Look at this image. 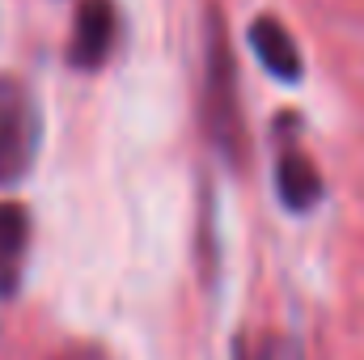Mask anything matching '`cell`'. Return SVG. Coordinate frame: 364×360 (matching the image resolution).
Wrapping results in <instances>:
<instances>
[{
	"mask_svg": "<svg viewBox=\"0 0 364 360\" xmlns=\"http://www.w3.org/2000/svg\"><path fill=\"white\" fill-rule=\"evenodd\" d=\"M203 123L220 157L237 166L246 157V123H242L237 68H233V51H229L220 13H208V30H203Z\"/></svg>",
	"mask_w": 364,
	"mask_h": 360,
	"instance_id": "cell-1",
	"label": "cell"
},
{
	"mask_svg": "<svg viewBox=\"0 0 364 360\" xmlns=\"http://www.w3.org/2000/svg\"><path fill=\"white\" fill-rule=\"evenodd\" d=\"M38 106L21 81L0 77V186L17 182L38 153Z\"/></svg>",
	"mask_w": 364,
	"mask_h": 360,
	"instance_id": "cell-2",
	"label": "cell"
},
{
	"mask_svg": "<svg viewBox=\"0 0 364 360\" xmlns=\"http://www.w3.org/2000/svg\"><path fill=\"white\" fill-rule=\"evenodd\" d=\"M114 47V4L110 0H81L77 9V21H73V64L77 68H97L106 64Z\"/></svg>",
	"mask_w": 364,
	"mask_h": 360,
	"instance_id": "cell-3",
	"label": "cell"
},
{
	"mask_svg": "<svg viewBox=\"0 0 364 360\" xmlns=\"http://www.w3.org/2000/svg\"><path fill=\"white\" fill-rule=\"evenodd\" d=\"M250 47H255L259 64H263L272 77H279V81H296V77H301V47H296V38L284 30V21L259 17V21L250 26Z\"/></svg>",
	"mask_w": 364,
	"mask_h": 360,
	"instance_id": "cell-4",
	"label": "cell"
},
{
	"mask_svg": "<svg viewBox=\"0 0 364 360\" xmlns=\"http://www.w3.org/2000/svg\"><path fill=\"white\" fill-rule=\"evenodd\" d=\"M30 246V216L21 203H0V297H13L26 268Z\"/></svg>",
	"mask_w": 364,
	"mask_h": 360,
	"instance_id": "cell-5",
	"label": "cell"
},
{
	"mask_svg": "<svg viewBox=\"0 0 364 360\" xmlns=\"http://www.w3.org/2000/svg\"><path fill=\"white\" fill-rule=\"evenodd\" d=\"M275 191H279V203H284L288 212H309V208L322 199V174H318L296 149H288V153H279V162H275Z\"/></svg>",
	"mask_w": 364,
	"mask_h": 360,
	"instance_id": "cell-6",
	"label": "cell"
},
{
	"mask_svg": "<svg viewBox=\"0 0 364 360\" xmlns=\"http://www.w3.org/2000/svg\"><path fill=\"white\" fill-rule=\"evenodd\" d=\"M60 360H106L102 352H93V348H73L68 356H60Z\"/></svg>",
	"mask_w": 364,
	"mask_h": 360,
	"instance_id": "cell-7",
	"label": "cell"
}]
</instances>
